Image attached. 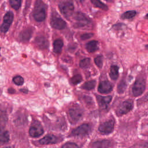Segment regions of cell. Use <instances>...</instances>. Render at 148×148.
Listing matches in <instances>:
<instances>
[{
    "instance_id": "obj_1",
    "label": "cell",
    "mask_w": 148,
    "mask_h": 148,
    "mask_svg": "<svg viewBox=\"0 0 148 148\" xmlns=\"http://www.w3.org/2000/svg\"><path fill=\"white\" fill-rule=\"evenodd\" d=\"M33 17L37 21H42L45 19L46 6L42 1H37L35 2L33 10Z\"/></svg>"
},
{
    "instance_id": "obj_2",
    "label": "cell",
    "mask_w": 148,
    "mask_h": 148,
    "mask_svg": "<svg viewBox=\"0 0 148 148\" xmlns=\"http://www.w3.org/2000/svg\"><path fill=\"white\" fill-rule=\"evenodd\" d=\"M91 131V126L89 124H83L75 128L71 134L72 136L83 137L87 136Z\"/></svg>"
},
{
    "instance_id": "obj_3",
    "label": "cell",
    "mask_w": 148,
    "mask_h": 148,
    "mask_svg": "<svg viewBox=\"0 0 148 148\" xmlns=\"http://www.w3.org/2000/svg\"><path fill=\"white\" fill-rule=\"evenodd\" d=\"M83 116V110L78 106H72L69 110V121L72 124L78 122Z\"/></svg>"
},
{
    "instance_id": "obj_4",
    "label": "cell",
    "mask_w": 148,
    "mask_h": 148,
    "mask_svg": "<svg viewBox=\"0 0 148 148\" xmlns=\"http://www.w3.org/2000/svg\"><path fill=\"white\" fill-rule=\"evenodd\" d=\"M145 88L146 83L145 80L142 78L136 79L132 88V92L133 95L135 97H138L142 95L145 91Z\"/></svg>"
},
{
    "instance_id": "obj_5",
    "label": "cell",
    "mask_w": 148,
    "mask_h": 148,
    "mask_svg": "<svg viewBox=\"0 0 148 148\" xmlns=\"http://www.w3.org/2000/svg\"><path fill=\"white\" fill-rule=\"evenodd\" d=\"M59 9L65 17H69L73 13L74 6L71 1H64L59 4Z\"/></svg>"
},
{
    "instance_id": "obj_6",
    "label": "cell",
    "mask_w": 148,
    "mask_h": 148,
    "mask_svg": "<svg viewBox=\"0 0 148 148\" xmlns=\"http://www.w3.org/2000/svg\"><path fill=\"white\" fill-rule=\"evenodd\" d=\"M133 108V102L131 100H126L123 101L119 106L117 109V114L122 116L130 112Z\"/></svg>"
},
{
    "instance_id": "obj_7",
    "label": "cell",
    "mask_w": 148,
    "mask_h": 148,
    "mask_svg": "<svg viewBox=\"0 0 148 148\" xmlns=\"http://www.w3.org/2000/svg\"><path fill=\"white\" fill-rule=\"evenodd\" d=\"M44 130L40 123L38 121H34L29 130V135L33 138H37L41 136Z\"/></svg>"
},
{
    "instance_id": "obj_8",
    "label": "cell",
    "mask_w": 148,
    "mask_h": 148,
    "mask_svg": "<svg viewBox=\"0 0 148 148\" xmlns=\"http://www.w3.org/2000/svg\"><path fill=\"white\" fill-rule=\"evenodd\" d=\"M14 16L13 13L12 12H8L3 17V21L2 24L1 26V31L3 33L6 32L13 20Z\"/></svg>"
},
{
    "instance_id": "obj_9",
    "label": "cell",
    "mask_w": 148,
    "mask_h": 148,
    "mask_svg": "<svg viewBox=\"0 0 148 148\" xmlns=\"http://www.w3.org/2000/svg\"><path fill=\"white\" fill-rule=\"evenodd\" d=\"M114 121L113 119L109 120L103 123H102L98 128L100 132L103 134H109L113 132L114 129Z\"/></svg>"
},
{
    "instance_id": "obj_10",
    "label": "cell",
    "mask_w": 148,
    "mask_h": 148,
    "mask_svg": "<svg viewBox=\"0 0 148 148\" xmlns=\"http://www.w3.org/2000/svg\"><path fill=\"white\" fill-rule=\"evenodd\" d=\"M74 19L76 20V26L77 27H82L87 25L90 23L88 18L83 13L77 12L74 15Z\"/></svg>"
},
{
    "instance_id": "obj_11",
    "label": "cell",
    "mask_w": 148,
    "mask_h": 148,
    "mask_svg": "<svg viewBox=\"0 0 148 148\" xmlns=\"http://www.w3.org/2000/svg\"><path fill=\"white\" fill-rule=\"evenodd\" d=\"M58 142H60L59 138L53 134L47 135L39 140V143L42 145L55 144Z\"/></svg>"
},
{
    "instance_id": "obj_12",
    "label": "cell",
    "mask_w": 148,
    "mask_h": 148,
    "mask_svg": "<svg viewBox=\"0 0 148 148\" xmlns=\"http://www.w3.org/2000/svg\"><path fill=\"white\" fill-rule=\"evenodd\" d=\"M98 90L100 93L108 94L113 90V86L108 80H103L100 82Z\"/></svg>"
},
{
    "instance_id": "obj_13",
    "label": "cell",
    "mask_w": 148,
    "mask_h": 148,
    "mask_svg": "<svg viewBox=\"0 0 148 148\" xmlns=\"http://www.w3.org/2000/svg\"><path fill=\"white\" fill-rule=\"evenodd\" d=\"M50 24L53 28L57 29H64L66 26L65 22L62 18L57 16L51 17L50 20Z\"/></svg>"
},
{
    "instance_id": "obj_14",
    "label": "cell",
    "mask_w": 148,
    "mask_h": 148,
    "mask_svg": "<svg viewBox=\"0 0 148 148\" xmlns=\"http://www.w3.org/2000/svg\"><path fill=\"white\" fill-rule=\"evenodd\" d=\"M112 99V96L97 95V100L99 107L102 109H106Z\"/></svg>"
},
{
    "instance_id": "obj_15",
    "label": "cell",
    "mask_w": 148,
    "mask_h": 148,
    "mask_svg": "<svg viewBox=\"0 0 148 148\" xmlns=\"http://www.w3.org/2000/svg\"><path fill=\"white\" fill-rule=\"evenodd\" d=\"M32 33H33V29L32 28H26L20 32L19 35V38L20 40L22 41H24V42L28 41L31 37Z\"/></svg>"
},
{
    "instance_id": "obj_16",
    "label": "cell",
    "mask_w": 148,
    "mask_h": 148,
    "mask_svg": "<svg viewBox=\"0 0 148 148\" xmlns=\"http://www.w3.org/2000/svg\"><path fill=\"white\" fill-rule=\"evenodd\" d=\"M35 42L40 49H46L49 46V43L46 38L43 36H38L35 38Z\"/></svg>"
},
{
    "instance_id": "obj_17",
    "label": "cell",
    "mask_w": 148,
    "mask_h": 148,
    "mask_svg": "<svg viewBox=\"0 0 148 148\" xmlns=\"http://www.w3.org/2000/svg\"><path fill=\"white\" fill-rule=\"evenodd\" d=\"M112 142L109 140H101L94 142L92 144V148H109L111 146Z\"/></svg>"
},
{
    "instance_id": "obj_18",
    "label": "cell",
    "mask_w": 148,
    "mask_h": 148,
    "mask_svg": "<svg viewBox=\"0 0 148 148\" xmlns=\"http://www.w3.org/2000/svg\"><path fill=\"white\" fill-rule=\"evenodd\" d=\"M9 134L7 130L0 127V144H4L9 140Z\"/></svg>"
},
{
    "instance_id": "obj_19",
    "label": "cell",
    "mask_w": 148,
    "mask_h": 148,
    "mask_svg": "<svg viewBox=\"0 0 148 148\" xmlns=\"http://www.w3.org/2000/svg\"><path fill=\"white\" fill-rule=\"evenodd\" d=\"M87 50L90 53H93L98 49V42L97 40H93L87 43L86 45Z\"/></svg>"
},
{
    "instance_id": "obj_20",
    "label": "cell",
    "mask_w": 148,
    "mask_h": 148,
    "mask_svg": "<svg viewBox=\"0 0 148 148\" xmlns=\"http://www.w3.org/2000/svg\"><path fill=\"white\" fill-rule=\"evenodd\" d=\"M109 76L113 80H116L117 79V78L119 77V67H118V66H117L116 65H113L110 67Z\"/></svg>"
},
{
    "instance_id": "obj_21",
    "label": "cell",
    "mask_w": 148,
    "mask_h": 148,
    "mask_svg": "<svg viewBox=\"0 0 148 148\" xmlns=\"http://www.w3.org/2000/svg\"><path fill=\"white\" fill-rule=\"evenodd\" d=\"M63 42L61 39H56L53 43V49L54 51L57 53H60L61 52L62 48L63 46Z\"/></svg>"
},
{
    "instance_id": "obj_22",
    "label": "cell",
    "mask_w": 148,
    "mask_h": 148,
    "mask_svg": "<svg viewBox=\"0 0 148 148\" xmlns=\"http://www.w3.org/2000/svg\"><path fill=\"white\" fill-rule=\"evenodd\" d=\"M136 14V12L134 10L127 11L122 14L121 17L123 19H131L134 18Z\"/></svg>"
},
{
    "instance_id": "obj_23",
    "label": "cell",
    "mask_w": 148,
    "mask_h": 148,
    "mask_svg": "<svg viewBox=\"0 0 148 148\" xmlns=\"http://www.w3.org/2000/svg\"><path fill=\"white\" fill-rule=\"evenodd\" d=\"M95 84H96V82L95 80H90V81L85 82L82 85V88L84 90H91L95 87Z\"/></svg>"
},
{
    "instance_id": "obj_24",
    "label": "cell",
    "mask_w": 148,
    "mask_h": 148,
    "mask_svg": "<svg viewBox=\"0 0 148 148\" xmlns=\"http://www.w3.org/2000/svg\"><path fill=\"white\" fill-rule=\"evenodd\" d=\"M93 5L95 7H97L98 8L102 9L104 10H108V7L106 5L103 3V2L99 1H97V0H93L91 1Z\"/></svg>"
},
{
    "instance_id": "obj_25",
    "label": "cell",
    "mask_w": 148,
    "mask_h": 148,
    "mask_svg": "<svg viewBox=\"0 0 148 148\" xmlns=\"http://www.w3.org/2000/svg\"><path fill=\"white\" fill-rule=\"evenodd\" d=\"M126 87H127L126 82L124 80H121L119 82V83L117 86V92H118V93L119 94H123L124 92V91L125 90Z\"/></svg>"
},
{
    "instance_id": "obj_26",
    "label": "cell",
    "mask_w": 148,
    "mask_h": 148,
    "mask_svg": "<svg viewBox=\"0 0 148 148\" xmlns=\"http://www.w3.org/2000/svg\"><path fill=\"white\" fill-rule=\"evenodd\" d=\"M94 62L96 65L101 68L103 65V56L102 55H99L94 58Z\"/></svg>"
},
{
    "instance_id": "obj_27",
    "label": "cell",
    "mask_w": 148,
    "mask_h": 148,
    "mask_svg": "<svg viewBox=\"0 0 148 148\" xmlns=\"http://www.w3.org/2000/svg\"><path fill=\"white\" fill-rule=\"evenodd\" d=\"M9 2L11 6L15 10H18L20 8L21 3V1L20 0H12L10 1Z\"/></svg>"
},
{
    "instance_id": "obj_28",
    "label": "cell",
    "mask_w": 148,
    "mask_h": 148,
    "mask_svg": "<svg viewBox=\"0 0 148 148\" xmlns=\"http://www.w3.org/2000/svg\"><path fill=\"white\" fill-rule=\"evenodd\" d=\"M90 64V59L89 58H86L82 60L79 62V65L81 68H87Z\"/></svg>"
},
{
    "instance_id": "obj_29",
    "label": "cell",
    "mask_w": 148,
    "mask_h": 148,
    "mask_svg": "<svg viewBox=\"0 0 148 148\" xmlns=\"http://www.w3.org/2000/svg\"><path fill=\"white\" fill-rule=\"evenodd\" d=\"M82 81V77L80 75H76L71 78V82L73 84L76 85Z\"/></svg>"
},
{
    "instance_id": "obj_30",
    "label": "cell",
    "mask_w": 148,
    "mask_h": 148,
    "mask_svg": "<svg viewBox=\"0 0 148 148\" xmlns=\"http://www.w3.org/2000/svg\"><path fill=\"white\" fill-rule=\"evenodd\" d=\"M13 82L18 86L22 85L24 83V79L20 76H16L13 79Z\"/></svg>"
},
{
    "instance_id": "obj_31",
    "label": "cell",
    "mask_w": 148,
    "mask_h": 148,
    "mask_svg": "<svg viewBox=\"0 0 148 148\" xmlns=\"http://www.w3.org/2000/svg\"><path fill=\"white\" fill-rule=\"evenodd\" d=\"M61 148H79L78 145L73 142H67L64 144Z\"/></svg>"
},
{
    "instance_id": "obj_32",
    "label": "cell",
    "mask_w": 148,
    "mask_h": 148,
    "mask_svg": "<svg viewBox=\"0 0 148 148\" xmlns=\"http://www.w3.org/2000/svg\"><path fill=\"white\" fill-rule=\"evenodd\" d=\"M7 120V117L6 113L4 110L0 109V121L2 122H6Z\"/></svg>"
},
{
    "instance_id": "obj_33",
    "label": "cell",
    "mask_w": 148,
    "mask_h": 148,
    "mask_svg": "<svg viewBox=\"0 0 148 148\" xmlns=\"http://www.w3.org/2000/svg\"><path fill=\"white\" fill-rule=\"evenodd\" d=\"M93 35H94V34L92 33H86V34L82 35L80 38L82 40H87L88 39L91 38Z\"/></svg>"
},
{
    "instance_id": "obj_34",
    "label": "cell",
    "mask_w": 148,
    "mask_h": 148,
    "mask_svg": "<svg viewBox=\"0 0 148 148\" xmlns=\"http://www.w3.org/2000/svg\"><path fill=\"white\" fill-rule=\"evenodd\" d=\"M8 91H9V93H12V94L15 92V91H14L13 88H9V89L8 90Z\"/></svg>"
},
{
    "instance_id": "obj_35",
    "label": "cell",
    "mask_w": 148,
    "mask_h": 148,
    "mask_svg": "<svg viewBox=\"0 0 148 148\" xmlns=\"http://www.w3.org/2000/svg\"><path fill=\"white\" fill-rule=\"evenodd\" d=\"M21 91H24V93H27V90H21Z\"/></svg>"
},
{
    "instance_id": "obj_36",
    "label": "cell",
    "mask_w": 148,
    "mask_h": 148,
    "mask_svg": "<svg viewBox=\"0 0 148 148\" xmlns=\"http://www.w3.org/2000/svg\"><path fill=\"white\" fill-rule=\"evenodd\" d=\"M0 148H12L11 146H5V147H0Z\"/></svg>"
},
{
    "instance_id": "obj_37",
    "label": "cell",
    "mask_w": 148,
    "mask_h": 148,
    "mask_svg": "<svg viewBox=\"0 0 148 148\" xmlns=\"http://www.w3.org/2000/svg\"><path fill=\"white\" fill-rule=\"evenodd\" d=\"M145 18H147V19H148V13H147V14H146V16H145Z\"/></svg>"
},
{
    "instance_id": "obj_38",
    "label": "cell",
    "mask_w": 148,
    "mask_h": 148,
    "mask_svg": "<svg viewBox=\"0 0 148 148\" xmlns=\"http://www.w3.org/2000/svg\"><path fill=\"white\" fill-rule=\"evenodd\" d=\"M145 48H146V49H148V44L145 46Z\"/></svg>"
},
{
    "instance_id": "obj_39",
    "label": "cell",
    "mask_w": 148,
    "mask_h": 148,
    "mask_svg": "<svg viewBox=\"0 0 148 148\" xmlns=\"http://www.w3.org/2000/svg\"><path fill=\"white\" fill-rule=\"evenodd\" d=\"M0 49H1V48H0Z\"/></svg>"
}]
</instances>
